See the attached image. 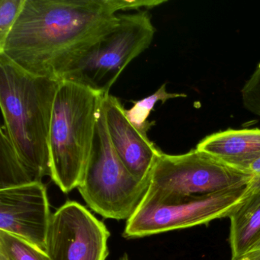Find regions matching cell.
Instances as JSON below:
<instances>
[{
    "mask_svg": "<svg viewBox=\"0 0 260 260\" xmlns=\"http://www.w3.org/2000/svg\"><path fill=\"white\" fill-rule=\"evenodd\" d=\"M164 0H25L0 53L30 74L61 80L124 12Z\"/></svg>",
    "mask_w": 260,
    "mask_h": 260,
    "instance_id": "1",
    "label": "cell"
},
{
    "mask_svg": "<svg viewBox=\"0 0 260 260\" xmlns=\"http://www.w3.org/2000/svg\"><path fill=\"white\" fill-rule=\"evenodd\" d=\"M60 82L30 74L0 53L2 126L36 182L51 176L48 142Z\"/></svg>",
    "mask_w": 260,
    "mask_h": 260,
    "instance_id": "2",
    "label": "cell"
},
{
    "mask_svg": "<svg viewBox=\"0 0 260 260\" xmlns=\"http://www.w3.org/2000/svg\"><path fill=\"white\" fill-rule=\"evenodd\" d=\"M104 95L61 80L54 100L50 131L51 177L63 193L78 188L86 171Z\"/></svg>",
    "mask_w": 260,
    "mask_h": 260,
    "instance_id": "3",
    "label": "cell"
},
{
    "mask_svg": "<svg viewBox=\"0 0 260 260\" xmlns=\"http://www.w3.org/2000/svg\"><path fill=\"white\" fill-rule=\"evenodd\" d=\"M150 184V179L142 181L132 176L117 155L108 132L103 96L90 157L77 189L97 214L106 219L127 220Z\"/></svg>",
    "mask_w": 260,
    "mask_h": 260,
    "instance_id": "4",
    "label": "cell"
},
{
    "mask_svg": "<svg viewBox=\"0 0 260 260\" xmlns=\"http://www.w3.org/2000/svg\"><path fill=\"white\" fill-rule=\"evenodd\" d=\"M156 33L148 10L118 14L113 27L63 76L102 95H109L124 68L151 45Z\"/></svg>",
    "mask_w": 260,
    "mask_h": 260,
    "instance_id": "5",
    "label": "cell"
},
{
    "mask_svg": "<svg viewBox=\"0 0 260 260\" xmlns=\"http://www.w3.org/2000/svg\"><path fill=\"white\" fill-rule=\"evenodd\" d=\"M252 175L193 149L180 155L161 153L145 197L156 200L214 194L249 185Z\"/></svg>",
    "mask_w": 260,
    "mask_h": 260,
    "instance_id": "6",
    "label": "cell"
},
{
    "mask_svg": "<svg viewBox=\"0 0 260 260\" xmlns=\"http://www.w3.org/2000/svg\"><path fill=\"white\" fill-rule=\"evenodd\" d=\"M250 185L196 197L156 200L144 196L127 220L122 236L127 239L148 237L176 230L206 224L228 217L244 200Z\"/></svg>",
    "mask_w": 260,
    "mask_h": 260,
    "instance_id": "7",
    "label": "cell"
},
{
    "mask_svg": "<svg viewBox=\"0 0 260 260\" xmlns=\"http://www.w3.org/2000/svg\"><path fill=\"white\" fill-rule=\"evenodd\" d=\"M111 234L86 207L65 202L52 214L48 237V260H106Z\"/></svg>",
    "mask_w": 260,
    "mask_h": 260,
    "instance_id": "8",
    "label": "cell"
},
{
    "mask_svg": "<svg viewBox=\"0 0 260 260\" xmlns=\"http://www.w3.org/2000/svg\"><path fill=\"white\" fill-rule=\"evenodd\" d=\"M51 217L43 182L0 189V231L45 252Z\"/></svg>",
    "mask_w": 260,
    "mask_h": 260,
    "instance_id": "9",
    "label": "cell"
},
{
    "mask_svg": "<svg viewBox=\"0 0 260 260\" xmlns=\"http://www.w3.org/2000/svg\"><path fill=\"white\" fill-rule=\"evenodd\" d=\"M104 106L108 132L118 157L136 179H150L162 151L131 124L124 114L125 109L117 97L104 95Z\"/></svg>",
    "mask_w": 260,
    "mask_h": 260,
    "instance_id": "10",
    "label": "cell"
},
{
    "mask_svg": "<svg viewBox=\"0 0 260 260\" xmlns=\"http://www.w3.org/2000/svg\"><path fill=\"white\" fill-rule=\"evenodd\" d=\"M196 149L247 172L249 166L260 158V129H228L212 134L202 139Z\"/></svg>",
    "mask_w": 260,
    "mask_h": 260,
    "instance_id": "11",
    "label": "cell"
},
{
    "mask_svg": "<svg viewBox=\"0 0 260 260\" xmlns=\"http://www.w3.org/2000/svg\"><path fill=\"white\" fill-rule=\"evenodd\" d=\"M249 185V194L228 216L231 260L260 248V187Z\"/></svg>",
    "mask_w": 260,
    "mask_h": 260,
    "instance_id": "12",
    "label": "cell"
},
{
    "mask_svg": "<svg viewBox=\"0 0 260 260\" xmlns=\"http://www.w3.org/2000/svg\"><path fill=\"white\" fill-rule=\"evenodd\" d=\"M0 137V189L39 182L19 157L3 126Z\"/></svg>",
    "mask_w": 260,
    "mask_h": 260,
    "instance_id": "13",
    "label": "cell"
},
{
    "mask_svg": "<svg viewBox=\"0 0 260 260\" xmlns=\"http://www.w3.org/2000/svg\"><path fill=\"white\" fill-rule=\"evenodd\" d=\"M186 97V94L170 93L167 92V85L164 83L152 95L138 101H132L134 103L133 106L131 109H125L124 114L131 124L144 138H149L147 133L154 125V122L149 121L148 118L156 103L161 102L164 104L170 100Z\"/></svg>",
    "mask_w": 260,
    "mask_h": 260,
    "instance_id": "14",
    "label": "cell"
},
{
    "mask_svg": "<svg viewBox=\"0 0 260 260\" xmlns=\"http://www.w3.org/2000/svg\"><path fill=\"white\" fill-rule=\"evenodd\" d=\"M0 260H48L43 251L28 242L0 231Z\"/></svg>",
    "mask_w": 260,
    "mask_h": 260,
    "instance_id": "15",
    "label": "cell"
},
{
    "mask_svg": "<svg viewBox=\"0 0 260 260\" xmlns=\"http://www.w3.org/2000/svg\"><path fill=\"white\" fill-rule=\"evenodd\" d=\"M25 0H0V47L11 31Z\"/></svg>",
    "mask_w": 260,
    "mask_h": 260,
    "instance_id": "16",
    "label": "cell"
},
{
    "mask_svg": "<svg viewBox=\"0 0 260 260\" xmlns=\"http://www.w3.org/2000/svg\"><path fill=\"white\" fill-rule=\"evenodd\" d=\"M241 96L245 109L260 118V63L242 88Z\"/></svg>",
    "mask_w": 260,
    "mask_h": 260,
    "instance_id": "17",
    "label": "cell"
},
{
    "mask_svg": "<svg viewBox=\"0 0 260 260\" xmlns=\"http://www.w3.org/2000/svg\"><path fill=\"white\" fill-rule=\"evenodd\" d=\"M237 260H260V248L244 254Z\"/></svg>",
    "mask_w": 260,
    "mask_h": 260,
    "instance_id": "18",
    "label": "cell"
},
{
    "mask_svg": "<svg viewBox=\"0 0 260 260\" xmlns=\"http://www.w3.org/2000/svg\"><path fill=\"white\" fill-rule=\"evenodd\" d=\"M118 260H130V258L127 253H124V255H121Z\"/></svg>",
    "mask_w": 260,
    "mask_h": 260,
    "instance_id": "19",
    "label": "cell"
}]
</instances>
